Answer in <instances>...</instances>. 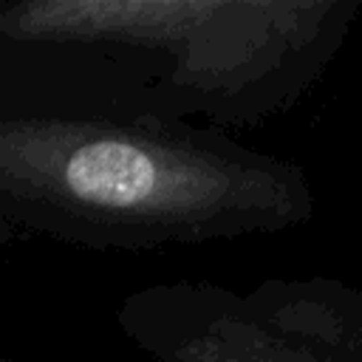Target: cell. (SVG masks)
<instances>
[{
    "label": "cell",
    "instance_id": "obj_1",
    "mask_svg": "<svg viewBox=\"0 0 362 362\" xmlns=\"http://www.w3.org/2000/svg\"><path fill=\"white\" fill-rule=\"evenodd\" d=\"M0 187L141 246L308 223L305 173L235 136L167 122L3 119Z\"/></svg>",
    "mask_w": 362,
    "mask_h": 362
},
{
    "label": "cell",
    "instance_id": "obj_2",
    "mask_svg": "<svg viewBox=\"0 0 362 362\" xmlns=\"http://www.w3.org/2000/svg\"><path fill=\"white\" fill-rule=\"evenodd\" d=\"M359 0H42L0 34L136 59L144 122L235 130L288 113L339 54Z\"/></svg>",
    "mask_w": 362,
    "mask_h": 362
},
{
    "label": "cell",
    "instance_id": "obj_3",
    "mask_svg": "<svg viewBox=\"0 0 362 362\" xmlns=\"http://www.w3.org/2000/svg\"><path fill=\"white\" fill-rule=\"evenodd\" d=\"M133 331L156 362H362V291L331 277L184 280L147 291Z\"/></svg>",
    "mask_w": 362,
    "mask_h": 362
}]
</instances>
